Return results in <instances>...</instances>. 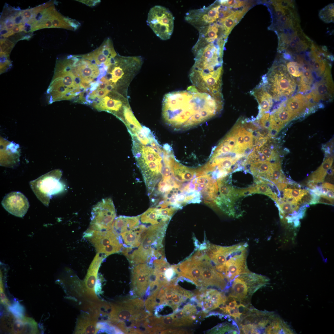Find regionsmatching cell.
Instances as JSON below:
<instances>
[{"label":"cell","instance_id":"cell-36","mask_svg":"<svg viewBox=\"0 0 334 334\" xmlns=\"http://www.w3.org/2000/svg\"><path fill=\"white\" fill-rule=\"evenodd\" d=\"M219 1L221 5L234 8H240L244 6L246 3V2L240 0H219Z\"/></svg>","mask_w":334,"mask_h":334},{"label":"cell","instance_id":"cell-14","mask_svg":"<svg viewBox=\"0 0 334 334\" xmlns=\"http://www.w3.org/2000/svg\"><path fill=\"white\" fill-rule=\"evenodd\" d=\"M247 247L248 245L246 244L231 255L225 263L222 274L229 285L230 282L235 277L250 271L246 263Z\"/></svg>","mask_w":334,"mask_h":334},{"label":"cell","instance_id":"cell-6","mask_svg":"<svg viewBox=\"0 0 334 334\" xmlns=\"http://www.w3.org/2000/svg\"><path fill=\"white\" fill-rule=\"evenodd\" d=\"M261 82L275 101H285L296 92V83L284 64L274 63Z\"/></svg>","mask_w":334,"mask_h":334},{"label":"cell","instance_id":"cell-12","mask_svg":"<svg viewBox=\"0 0 334 334\" xmlns=\"http://www.w3.org/2000/svg\"><path fill=\"white\" fill-rule=\"evenodd\" d=\"M153 271V266L148 263H140L132 267L131 294L132 296L140 298L149 295L150 285Z\"/></svg>","mask_w":334,"mask_h":334},{"label":"cell","instance_id":"cell-22","mask_svg":"<svg viewBox=\"0 0 334 334\" xmlns=\"http://www.w3.org/2000/svg\"><path fill=\"white\" fill-rule=\"evenodd\" d=\"M104 258L101 254L97 253L88 269L84 284L86 295L92 300L97 299L95 288L97 280L98 272Z\"/></svg>","mask_w":334,"mask_h":334},{"label":"cell","instance_id":"cell-29","mask_svg":"<svg viewBox=\"0 0 334 334\" xmlns=\"http://www.w3.org/2000/svg\"><path fill=\"white\" fill-rule=\"evenodd\" d=\"M333 161V158L329 157L326 159L320 166L311 175L309 180H312L318 183L323 182L328 170L331 167Z\"/></svg>","mask_w":334,"mask_h":334},{"label":"cell","instance_id":"cell-53","mask_svg":"<svg viewBox=\"0 0 334 334\" xmlns=\"http://www.w3.org/2000/svg\"><path fill=\"white\" fill-rule=\"evenodd\" d=\"M14 33L13 32L12 30H10L5 35H3L2 36L4 38L8 37L10 36H12L14 34Z\"/></svg>","mask_w":334,"mask_h":334},{"label":"cell","instance_id":"cell-5","mask_svg":"<svg viewBox=\"0 0 334 334\" xmlns=\"http://www.w3.org/2000/svg\"><path fill=\"white\" fill-rule=\"evenodd\" d=\"M143 63L140 56H124L117 54L108 67L106 78L115 89L127 94L129 86L141 69Z\"/></svg>","mask_w":334,"mask_h":334},{"label":"cell","instance_id":"cell-51","mask_svg":"<svg viewBox=\"0 0 334 334\" xmlns=\"http://www.w3.org/2000/svg\"><path fill=\"white\" fill-rule=\"evenodd\" d=\"M325 195L328 198L334 199V191L331 190H328Z\"/></svg>","mask_w":334,"mask_h":334},{"label":"cell","instance_id":"cell-2","mask_svg":"<svg viewBox=\"0 0 334 334\" xmlns=\"http://www.w3.org/2000/svg\"><path fill=\"white\" fill-rule=\"evenodd\" d=\"M194 55L195 62L189 75L193 86L199 91L210 94L221 92L223 58L211 49L199 51Z\"/></svg>","mask_w":334,"mask_h":334},{"label":"cell","instance_id":"cell-34","mask_svg":"<svg viewBox=\"0 0 334 334\" xmlns=\"http://www.w3.org/2000/svg\"><path fill=\"white\" fill-rule=\"evenodd\" d=\"M287 68L289 74L294 78L300 77L302 74L301 65L295 62L291 61L287 64Z\"/></svg>","mask_w":334,"mask_h":334},{"label":"cell","instance_id":"cell-16","mask_svg":"<svg viewBox=\"0 0 334 334\" xmlns=\"http://www.w3.org/2000/svg\"><path fill=\"white\" fill-rule=\"evenodd\" d=\"M199 37L193 46L194 53L210 43L220 40L227 39L228 36L225 31L218 20L216 22L202 28L199 30Z\"/></svg>","mask_w":334,"mask_h":334},{"label":"cell","instance_id":"cell-31","mask_svg":"<svg viewBox=\"0 0 334 334\" xmlns=\"http://www.w3.org/2000/svg\"><path fill=\"white\" fill-rule=\"evenodd\" d=\"M273 171L269 180L274 183L279 182H287L286 178L284 175L281 169L280 163L278 162L272 163Z\"/></svg>","mask_w":334,"mask_h":334},{"label":"cell","instance_id":"cell-38","mask_svg":"<svg viewBox=\"0 0 334 334\" xmlns=\"http://www.w3.org/2000/svg\"><path fill=\"white\" fill-rule=\"evenodd\" d=\"M242 134L245 143L247 148H251L253 145V135L251 132L246 131L242 126Z\"/></svg>","mask_w":334,"mask_h":334},{"label":"cell","instance_id":"cell-47","mask_svg":"<svg viewBox=\"0 0 334 334\" xmlns=\"http://www.w3.org/2000/svg\"><path fill=\"white\" fill-rule=\"evenodd\" d=\"M258 157L259 161H270L268 157L262 153L258 152Z\"/></svg>","mask_w":334,"mask_h":334},{"label":"cell","instance_id":"cell-11","mask_svg":"<svg viewBox=\"0 0 334 334\" xmlns=\"http://www.w3.org/2000/svg\"><path fill=\"white\" fill-rule=\"evenodd\" d=\"M91 215L89 229L103 231L111 229L116 215L112 199H102L93 206Z\"/></svg>","mask_w":334,"mask_h":334},{"label":"cell","instance_id":"cell-41","mask_svg":"<svg viewBox=\"0 0 334 334\" xmlns=\"http://www.w3.org/2000/svg\"><path fill=\"white\" fill-rule=\"evenodd\" d=\"M318 203H321L333 205H334V199L328 198L326 195H321L319 196Z\"/></svg>","mask_w":334,"mask_h":334},{"label":"cell","instance_id":"cell-28","mask_svg":"<svg viewBox=\"0 0 334 334\" xmlns=\"http://www.w3.org/2000/svg\"><path fill=\"white\" fill-rule=\"evenodd\" d=\"M249 6H245L242 10L235 11L233 14L225 18L218 20L224 28L227 36L234 27L248 10Z\"/></svg>","mask_w":334,"mask_h":334},{"label":"cell","instance_id":"cell-13","mask_svg":"<svg viewBox=\"0 0 334 334\" xmlns=\"http://www.w3.org/2000/svg\"><path fill=\"white\" fill-rule=\"evenodd\" d=\"M221 4L219 1L207 7L191 10L185 15V19L198 30L216 22L219 19Z\"/></svg>","mask_w":334,"mask_h":334},{"label":"cell","instance_id":"cell-49","mask_svg":"<svg viewBox=\"0 0 334 334\" xmlns=\"http://www.w3.org/2000/svg\"><path fill=\"white\" fill-rule=\"evenodd\" d=\"M24 31L25 33L32 31V26L31 24L26 23L24 24Z\"/></svg>","mask_w":334,"mask_h":334},{"label":"cell","instance_id":"cell-39","mask_svg":"<svg viewBox=\"0 0 334 334\" xmlns=\"http://www.w3.org/2000/svg\"><path fill=\"white\" fill-rule=\"evenodd\" d=\"M289 189L291 196L293 197L299 203V201L306 190L297 189Z\"/></svg>","mask_w":334,"mask_h":334},{"label":"cell","instance_id":"cell-58","mask_svg":"<svg viewBox=\"0 0 334 334\" xmlns=\"http://www.w3.org/2000/svg\"><path fill=\"white\" fill-rule=\"evenodd\" d=\"M321 50L324 53L328 51L327 47L325 45L322 46L321 48Z\"/></svg>","mask_w":334,"mask_h":334},{"label":"cell","instance_id":"cell-1","mask_svg":"<svg viewBox=\"0 0 334 334\" xmlns=\"http://www.w3.org/2000/svg\"><path fill=\"white\" fill-rule=\"evenodd\" d=\"M223 99L199 91L194 86L186 90L166 94L162 114L166 124L176 130H186L213 117L223 108Z\"/></svg>","mask_w":334,"mask_h":334},{"label":"cell","instance_id":"cell-43","mask_svg":"<svg viewBox=\"0 0 334 334\" xmlns=\"http://www.w3.org/2000/svg\"><path fill=\"white\" fill-rule=\"evenodd\" d=\"M96 91V97L101 99L103 98L110 92L106 88L104 90H97Z\"/></svg>","mask_w":334,"mask_h":334},{"label":"cell","instance_id":"cell-8","mask_svg":"<svg viewBox=\"0 0 334 334\" xmlns=\"http://www.w3.org/2000/svg\"><path fill=\"white\" fill-rule=\"evenodd\" d=\"M267 277L249 271L235 277L230 284L228 296L249 303L252 295L269 283Z\"/></svg>","mask_w":334,"mask_h":334},{"label":"cell","instance_id":"cell-57","mask_svg":"<svg viewBox=\"0 0 334 334\" xmlns=\"http://www.w3.org/2000/svg\"><path fill=\"white\" fill-rule=\"evenodd\" d=\"M289 45H290V46L291 47V48H295L297 45V44L293 41H290L289 43Z\"/></svg>","mask_w":334,"mask_h":334},{"label":"cell","instance_id":"cell-40","mask_svg":"<svg viewBox=\"0 0 334 334\" xmlns=\"http://www.w3.org/2000/svg\"><path fill=\"white\" fill-rule=\"evenodd\" d=\"M261 152L270 160L277 158L276 154L275 151L270 148L265 147L262 148Z\"/></svg>","mask_w":334,"mask_h":334},{"label":"cell","instance_id":"cell-32","mask_svg":"<svg viewBox=\"0 0 334 334\" xmlns=\"http://www.w3.org/2000/svg\"><path fill=\"white\" fill-rule=\"evenodd\" d=\"M254 193H257L266 195L276 202L278 200L277 195L273 192L270 187L266 184L259 183L254 186Z\"/></svg>","mask_w":334,"mask_h":334},{"label":"cell","instance_id":"cell-23","mask_svg":"<svg viewBox=\"0 0 334 334\" xmlns=\"http://www.w3.org/2000/svg\"><path fill=\"white\" fill-rule=\"evenodd\" d=\"M251 93L254 96L259 104V112L257 118H258L263 114L269 111L273 105L274 100L262 82L253 89Z\"/></svg>","mask_w":334,"mask_h":334},{"label":"cell","instance_id":"cell-24","mask_svg":"<svg viewBox=\"0 0 334 334\" xmlns=\"http://www.w3.org/2000/svg\"><path fill=\"white\" fill-rule=\"evenodd\" d=\"M97 318L91 313H83L78 318L75 333L95 334L98 332L97 327Z\"/></svg>","mask_w":334,"mask_h":334},{"label":"cell","instance_id":"cell-25","mask_svg":"<svg viewBox=\"0 0 334 334\" xmlns=\"http://www.w3.org/2000/svg\"><path fill=\"white\" fill-rule=\"evenodd\" d=\"M286 108L296 118L310 109L305 96L298 94L283 101Z\"/></svg>","mask_w":334,"mask_h":334},{"label":"cell","instance_id":"cell-45","mask_svg":"<svg viewBox=\"0 0 334 334\" xmlns=\"http://www.w3.org/2000/svg\"><path fill=\"white\" fill-rule=\"evenodd\" d=\"M276 184L278 190L279 191H281L287 187L288 183L285 182H279Z\"/></svg>","mask_w":334,"mask_h":334},{"label":"cell","instance_id":"cell-50","mask_svg":"<svg viewBox=\"0 0 334 334\" xmlns=\"http://www.w3.org/2000/svg\"><path fill=\"white\" fill-rule=\"evenodd\" d=\"M328 191V189L327 188L322 186H321L320 192L321 195H325Z\"/></svg>","mask_w":334,"mask_h":334},{"label":"cell","instance_id":"cell-4","mask_svg":"<svg viewBox=\"0 0 334 334\" xmlns=\"http://www.w3.org/2000/svg\"><path fill=\"white\" fill-rule=\"evenodd\" d=\"M109 319L123 333H128L151 315L141 298H126L111 304Z\"/></svg>","mask_w":334,"mask_h":334},{"label":"cell","instance_id":"cell-21","mask_svg":"<svg viewBox=\"0 0 334 334\" xmlns=\"http://www.w3.org/2000/svg\"><path fill=\"white\" fill-rule=\"evenodd\" d=\"M199 295V298L201 301L200 305L205 312H208L219 307L224 304L226 296L221 291L214 289H207Z\"/></svg>","mask_w":334,"mask_h":334},{"label":"cell","instance_id":"cell-10","mask_svg":"<svg viewBox=\"0 0 334 334\" xmlns=\"http://www.w3.org/2000/svg\"><path fill=\"white\" fill-rule=\"evenodd\" d=\"M174 18L167 8L159 5L152 7L149 11L148 25L161 39H169L173 32Z\"/></svg>","mask_w":334,"mask_h":334},{"label":"cell","instance_id":"cell-55","mask_svg":"<svg viewBox=\"0 0 334 334\" xmlns=\"http://www.w3.org/2000/svg\"><path fill=\"white\" fill-rule=\"evenodd\" d=\"M12 30L14 33H17L20 32V29L18 26H15Z\"/></svg>","mask_w":334,"mask_h":334},{"label":"cell","instance_id":"cell-46","mask_svg":"<svg viewBox=\"0 0 334 334\" xmlns=\"http://www.w3.org/2000/svg\"><path fill=\"white\" fill-rule=\"evenodd\" d=\"M317 183L312 180H309L307 184L308 187L311 190L315 189L317 186Z\"/></svg>","mask_w":334,"mask_h":334},{"label":"cell","instance_id":"cell-42","mask_svg":"<svg viewBox=\"0 0 334 334\" xmlns=\"http://www.w3.org/2000/svg\"><path fill=\"white\" fill-rule=\"evenodd\" d=\"M33 12V8L21 11L25 23H27L32 17Z\"/></svg>","mask_w":334,"mask_h":334},{"label":"cell","instance_id":"cell-19","mask_svg":"<svg viewBox=\"0 0 334 334\" xmlns=\"http://www.w3.org/2000/svg\"><path fill=\"white\" fill-rule=\"evenodd\" d=\"M84 237L89 240L94 246L97 253L100 254L107 246L122 240L120 236L112 229L103 231L88 229L84 233Z\"/></svg>","mask_w":334,"mask_h":334},{"label":"cell","instance_id":"cell-48","mask_svg":"<svg viewBox=\"0 0 334 334\" xmlns=\"http://www.w3.org/2000/svg\"><path fill=\"white\" fill-rule=\"evenodd\" d=\"M322 186L327 188L328 189L334 191V186L332 184L328 183H323L322 184Z\"/></svg>","mask_w":334,"mask_h":334},{"label":"cell","instance_id":"cell-56","mask_svg":"<svg viewBox=\"0 0 334 334\" xmlns=\"http://www.w3.org/2000/svg\"><path fill=\"white\" fill-rule=\"evenodd\" d=\"M10 30H8L6 29L3 28L1 29L0 31V35L1 36H2L3 35L6 34Z\"/></svg>","mask_w":334,"mask_h":334},{"label":"cell","instance_id":"cell-44","mask_svg":"<svg viewBox=\"0 0 334 334\" xmlns=\"http://www.w3.org/2000/svg\"><path fill=\"white\" fill-rule=\"evenodd\" d=\"M78 1L89 6H95L100 2V1L99 0H78Z\"/></svg>","mask_w":334,"mask_h":334},{"label":"cell","instance_id":"cell-17","mask_svg":"<svg viewBox=\"0 0 334 334\" xmlns=\"http://www.w3.org/2000/svg\"><path fill=\"white\" fill-rule=\"evenodd\" d=\"M117 54L114 49L113 41L107 38L100 46L92 52L80 55L82 58L88 59L98 66H105L109 67L112 59Z\"/></svg>","mask_w":334,"mask_h":334},{"label":"cell","instance_id":"cell-20","mask_svg":"<svg viewBox=\"0 0 334 334\" xmlns=\"http://www.w3.org/2000/svg\"><path fill=\"white\" fill-rule=\"evenodd\" d=\"M109 96L101 99L95 105V108L100 110L105 111L114 114L120 120L122 118L124 105L129 103L127 97L115 91L113 92Z\"/></svg>","mask_w":334,"mask_h":334},{"label":"cell","instance_id":"cell-15","mask_svg":"<svg viewBox=\"0 0 334 334\" xmlns=\"http://www.w3.org/2000/svg\"><path fill=\"white\" fill-rule=\"evenodd\" d=\"M246 243H239L229 246H222L208 244L206 253L212 265L222 274L225 263L233 253L243 247Z\"/></svg>","mask_w":334,"mask_h":334},{"label":"cell","instance_id":"cell-27","mask_svg":"<svg viewBox=\"0 0 334 334\" xmlns=\"http://www.w3.org/2000/svg\"><path fill=\"white\" fill-rule=\"evenodd\" d=\"M250 169L257 178L269 180L273 169L272 163L268 161H257L251 164Z\"/></svg>","mask_w":334,"mask_h":334},{"label":"cell","instance_id":"cell-33","mask_svg":"<svg viewBox=\"0 0 334 334\" xmlns=\"http://www.w3.org/2000/svg\"><path fill=\"white\" fill-rule=\"evenodd\" d=\"M320 18L326 23L333 22L334 21V4H331L325 7L320 11Z\"/></svg>","mask_w":334,"mask_h":334},{"label":"cell","instance_id":"cell-7","mask_svg":"<svg viewBox=\"0 0 334 334\" xmlns=\"http://www.w3.org/2000/svg\"><path fill=\"white\" fill-rule=\"evenodd\" d=\"M168 223L162 221L152 225H148L145 238L138 248L126 257L132 266L148 261L156 249L162 248V242Z\"/></svg>","mask_w":334,"mask_h":334},{"label":"cell","instance_id":"cell-54","mask_svg":"<svg viewBox=\"0 0 334 334\" xmlns=\"http://www.w3.org/2000/svg\"><path fill=\"white\" fill-rule=\"evenodd\" d=\"M32 35L31 34H27L21 38L20 40H29L32 37Z\"/></svg>","mask_w":334,"mask_h":334},{"label":"cell","instance_id":"cell-30","mask_svg":"<svg viewBox=\"0 0 334 334\" xmlns=\"http://www.w3.org/2000/svg\"><path fill=\"white\" fill-rule=\"evenodd\" d=\"M210 332L214 334H239V329L235 321L219 324L212 329Z\"/></svg>","mask_w":334,"mask_h":334},{"label":"cell","instance_id":"cell-35","mask_svg":"<svg viewBox=\"0 0 334 334\" xmlns=\"http://www.w3.org/2000/svg\"><path fill=\"white\" fill-rule=\"evenodd\" d=\"M14 45V43L4 37L3 38H1L0 54L9 56Z\"/></svg>","mask_w":334,"mask_h":334},{"label":"cell","instance_id":"cell-18","mask_svg":"<svg viewBox=\"0 0 334 334\" xmlns=\"http://www.w3.org/2000/svg\"><path fill=\"white\" fill-rule=\"evenodd\" d=\"M1 203L9 213L20 217H23L25 215L30 206L27 198L19 191H13L6 194Z\"/></svg>","mask_w":334,"mask_h":334},{"label":"cell","instance_id":"cell-3","mask_svg":"<svg viewBox=\"0 0 334 334\" xmlns=\"http://www.w3.org/2000/svg\"><path fill=\"white\" fill-rule=\"evenodd\" d=\"M240 333L290 334L288 325L273 312L259 310L252 307L237 322Z\"/></svg>","mask_w":334,"mask_h":334},{"label":"cell","instance_id":"cell-52","mask_svg":"<svg viewBox=\"0 0 334 334\" xmlns=\"http://www.w3.org/2000/svg\"><path fill=\"white\" fill-rule=\"evenodd\" d=\"M292 40L297 44L299 43L301 41L300 38L297 36V35H295L293 37Z\"/></svg>","mask_w":334,"mask_h":334},{"label":"cell","instance_id":"cell-37","mask_svg":"<svg viewBox=\"0 0 334 334\" xmlns=\"http://www.w3.org/2000/svg\"><path fill=\"white\" fill-rule=\"evenodd\" d=\"M9 57L8 55L0 54L1 73L6 72L11 67V63Z\"/></svg>","mask_w":334,"mask_h":334},{"label":"cell","instance_id":"cell-26","mask_svg":"<svg viewBox=\"0 0 334 334\" xmlns=\"http://www.w3.org/2000/svg\"><path fill=\"white\" fill-rule=\"evenodd\" d=\"M146 225L143 223L140 224L135 228L126 231L120 234L123 241V246L132 248L138 247L142 242L144 238L142 233Z\"/></svg>","mask_w":334,"mask_h":334},{"label":"cell","instance_id":"cell-9","mask_svg":"<svg viewBox=\"0 0 334 334\" xmlns=\"http://www.w3.org/2000/svg\"><path fill=\"white\" fill-rule=\"evenodd\" d=\"M62 174L60 170L55 169L29 182L36 196L45 206H49L52 196L64 191L65 186L60 181Z\"/></svg>","mask_w":334,"mask_h":334}]
</instances>
